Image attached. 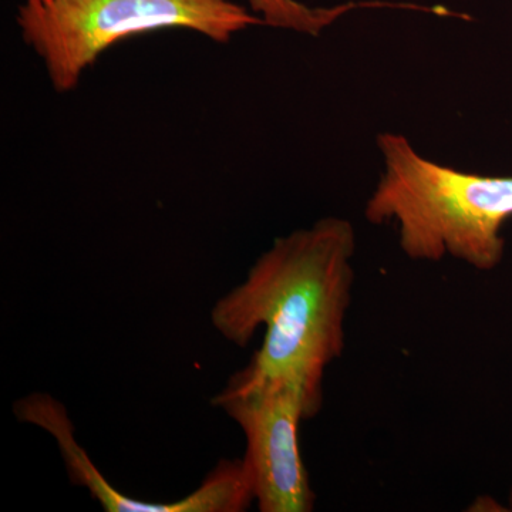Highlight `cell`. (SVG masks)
<instances>
[{"mask_svg": "<svg viewBox=\"0 0 512 512\" xmlns=\"http://www.w3.org/2000/svg\"><path fill=\"white\" fill-rule=\"evenodd\" d=\"M20 421L47 431L56 440L70 480L84 487L107 512H244L255 501L244 460H221L200 487L171 503H148L121 494L100 473L76 439L66 407L46 393H33L15 403Z\"/></svg>", "mask_w": 512, "mask_h": 512, "instance_id": "obj_5", "label": "cell"}, {"mask_svg": "<svg viewBox=\"0 0 512 512\" xmlns=\"http://www.w3.org/2000/svg\"><path fill=\"white\" fill-rule=\"evenodd\" d=\"M323 393L301 380L242 369L212 399L244 431L245 467L261 512H311L316 494L299 446V426L318 414Z\"/></svg>", "mask_w": 512, "mask_h": 512, "instance_id": "obj_4", "label": "cell"}, {"mask_svg": "<svg viewBox=\"0 0 512 512\" xmlns=\"http://www.w3.org/2000/svg\"><path fill=\"white\" fill-rule=\"evenodd\" d=\"M383 170L366 202L370 224L393 225L412 261L453 258L493 271L504 258L512 177L457 170L424 157L399 133L377 137Z\"/></svg>", "mask_w": 512, "mask_h": 512, "instance_id": "obj_2", "label": "cell"}, {"mask_svg": "<svg viewBox=\"0 0 512 512\" xmlns=\"http://www.w3.org/2000/svg\"><path fill=\"white\" fill-rule=\"evenodd\" d=\"M510 507L512 510V485H511V490H510Z\"/></svg>", "mask_w": 512, "mask_h": 512, "instance_id": "obj_7", "label": "cell"}, {"mask_svg": "<svg viewBox=\"0 0 512 512\" xmlns=\"http://www.w3.org/2000/svg\"><path fill=\"white\" fill-rule=\"evenodd\" d=\"M355 252L352 222L322 218L275 239L245 281L215 303L212 326L238 348L265 329L247 372L301 380L323 393L326 369L345 350Z\"/></svg>", "mask_w": 512, "mask_h": 512, "instance_id": "obj_1", "label": "cell"}, {"mask_svg": "<svg viewBox=\"0 0 512 512\" xmlns=\"http://www.w3.org/2000/svg\"><path fill=\"white\" fill-rule=\"evenodd\" d=\"M248 8L269 28L319 36L352 10L363 8H403V3L349 2L335 6H309L299 0H247Z\"/></svg>", "mask_w": 512, "mask_h": 512, "instance_id": "obj_6", "label": "cell"}, {"mask_svg": "<svg viewBox=\"0 0 512 512\" xmlns=\"http://www.w3.org/2000/svg\"><path fill=\"white\" fill-rule=\"evenodd\" d=\"M16 23L57 93L76 89L106 50L131 37L184 29L224 45L264 26L235 0H23Z\"/></svg>", "mask_w": 512, "mask_h": 512, "instance_id": "obj_3", "label": "cell"}]
</instances>
